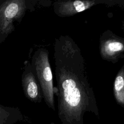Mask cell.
Masks as SVG:
<instances>
[{
  "label": "cell",
  "instance_id": "obj_9",
  "mask_svg": "<svg viewBox=\"0 0 124 124\" xmlns=\"http://www.w3.org/2000/svg\"><path fill=\"white\" fill-rule=\"evenodd\" d=\"M51 124H54V123L53 122H51Z\"/></svg>",
  "mask_w": 124,
  "mask_h": 124
},
{
  "label": "cell",
  "instance_id": "obj_8",
  "mask_svg": "<svg viewBox=\"0 0 124 124\" xmlns=\"http://www.w3.org/2000/svg\"><path fill=\"white\" fill-rule=\"evenodd\" d=\"M113 94L117 104L124 108V64L117 73L114 81Z\"/></svg>",
  "mask_w": 124,
  "mask_h": 124
},
{
  "label": "cell",
  "instance_id": "obj_4",
  "mask_svg": "<svg viewBox=\"0 0 124 124\" xmlns=\"http://www.w3.org/2000/svg\"><path fill=\"white\" fill-rule=\"evenodd\" d=\"M24 1L12 0L5 2L0 11V28L4 32L11 31L14 20L17 19L23 15L25 10Z\"/></svg>",
  "mask_w": 124,
  "mask_h": 124
},
{
  "label": "cell",
  "instance_id": "obj_6",
  "mask_svg": "<svg viewBox=\"0 0 124 124\" xmlns=\"http://www.w3.org/2000/svg\"><path fill=\"white\" fill-rule=\"evenodd\" d=\"M23 90L26 97L34 103H40L43 97L39 82L35 76L31 67L25 70L22 76Z\"/></svg>",
  "mask_w": 124,
  "mask_h": 124
},
{
  "label": "cell",
  "instance_id": "obj_3",
  "mask_svg": "<svg viewBox=\"0 0 124 124\" xmlns=\"http://www.w3.org/2000/svg\"><path fill=\"white\" fill-rule=\"evenodd\" d=\"M99 53L102 59L116 63L124 58V38L107 30L102 33L99 39Z\"/></svg>",
  "mask_w": 124,
  "mask_h": 124
},
{
  "label": "cell",
  "instance_id": "obj_1",
  "mask_svg": "<svg viewBox=\"0 0 124 124\" xmlns=\"http://www.w3.org/2000/svg\"><path fill=\"white\" fill-rule=\"evenodd\" d=\"M54 57L57 83L58 115L62 124H84L90 112L100 118L85 61L77 44L68 35L55 39Z\"/></svg>",
  "mask_w": 124,
  "mask_h": 124
},
{
  "label": "cell",
  "instance_id": "obj_2",
  "mask_svg": "<svg viewBox=\"0 0 124 124\" xmlns=\"http://www.w3.org/2000/svg\"><path fill=\"white\" fill-rule=\"evenodd\" d=\"M48 54V50L45 48L38 49L33 56L31 67L39 82L46 104L55 110V91Z\"/></svg>",
  "mask_w": 124,
  "mask_h": 124
},
{
  "label": "cell",
  "instance_id": "obj_5",
  "mask_svg": "<svg viewBox=\"0 0 124 124\" xmlns=\"http://www.w3.org/2000/svg\"><path fill=\"white\" fill-rule=\"evenodd\" d=\"M95 0H59L54 4L55 14L60 17L73 16L96 4Z\"/></svg>",
  "mask_w": 124,
  "mask_h": 124
},
{
  "label": "cell",
  "instance_id": "obj_7",
  "mask_svg": "<svg viewBox=\"0 0 124 124\" xmlns=\"http://www.w3.org/2000/svg\"><path fill=\"white\" fill-rule=\"evenodd\" d=\"M31 122L19 108L0 105V124H15L19 122Z\"/></svg>",
  "mask_w": 124,
  "mask_h": 124
}]
</instances>
